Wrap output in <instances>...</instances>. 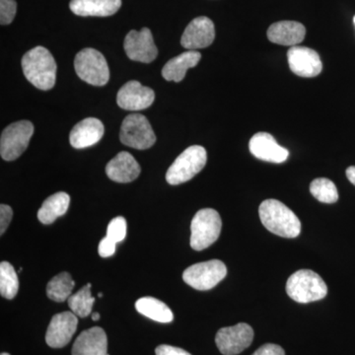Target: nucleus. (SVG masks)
Wrapping results in <instances>:
<instances>
[{"label": "nucleus", "mask_w": 355, "mask_h": 355, "mask_svg": "<svg viewBox=\"0 0 355 355\" xmlns=\"http://www.w3.org/2000/svg\"><path fill=\"white\" fill-rule=\"evenodd\" d=\"M70 198L64 191L46 198L38 211V219L43 224L53 223L58 217L64 216L69 207Z\"/></svg>", "instance_id": "obj_23"}, {"label": "nucleus", "mask_w": 355, "mask_h": 355, "mask_svg": "<svg viewBox=\"0 0 355 355\" xmlns=\"http://www.w3.org/2000/svg\"><path fill=\"white\" fill-rule=\"evenodd\" d=\"M202 55L197 51H188L172 58L164 65L162 69V76L167 81L180 83L186 76L187 71L191 67H195L200 62Z\"/></svg>", "instance_id": "obj_22"}, {"label": "nucleus", "mask_w": 355, "mask_h": 355, "mask_svg": "<svg viewBox=\"0 0 355 355\" xmlns=\"http://www.w3.org/2000/svg\"><path fill=\"white\" fill-rule=\"evenodd\" d=\"M76 286V282L72 279L69 272H60L55 275L46 286V295L55 302H64L69 300L71 292Z\"/></svg>", "instance_id": "obj_25"}, {"label": "nucleus", "mask_w": 355, "mask_h": 355, "mask_svg": "<svg viewBox=\"0 0 355 355\" xmlns=\"http://www.w3.org/2000/svg\"><path fill=\"white\" fill-rule=\"evenodd\" d=\"M306 36V28L295 21H280L273 23L268 30V38L272 43L294 46L302 43Z\"/></svg>", "instance_id": "obj_20"}, {"label": "nucleus", "mask_w": 355, "mask_h": 355, "mask_svg": "<svg viewBox=\"0 0 355 355\" xmlns=\"http://www.w3.org/2000/svg\"><path fill=\"white\" fill-rule=\"evenodd\" d=\"M120 139L121 144L139 150L150 148L156 141L150 123L140 114H130L123 120Z\"/></svg>", "instance_id": "obj_8"}, {"label": "nucleus", "mask_w": 355, "mask_h": 355, "mask_svg": "<svg viewBox=\"0 0 355 355\" xmlns=\"http://www.w3.org/2000/svg\"><path fill=\"white\" fill-rule=\"evenodd\" d=\"M107 176L116 183H130L140 174V166L132 154L123 151L106 166Z\"/></svg>", "instance_id": "obj_19"}, {"label": "nucleus", "mask_w": 355, "mask_h": 355, "mask_svg": "<svg viewBox=\"0 0 355 355\" xmlns=\"http://www.w3.org/2000/svg\"><path fill=\"white\" fill-rule=\"evenodd\" d=\"M226 275L225 263L219 260H211L189 266L183 273V279L193 288L205 291L216 287L225 279Z\"/></svg>", "instance_id": "obj_7"}, {"label": "nucleus", "mask_w": 355, "mask_h": 355, "mask_svg": "<svg viewBox=\"0 0 355 355\" xmlns=\"http://www.w3.org/2000/svg\"><path fill=\"white\" fill-rule=\"evenodd\" d=\"M21 64L26 79L35 87L44 91L53 88L57 79V64L46 48L39 46L27 51Z\"/></svg>", "instance_id": "obj_1"}, {"label": "nucleus", "mask_w": 355, "mask_h": 355, "mask_svg": "<svg viewBox=\"0 0 355 355\" xmlns=\"http://www.w3.org/2000/svg\"><path fill=\"white\" fill-rule=\"evenodd\" d=\"M259 214L263 225L273 234L284 238H296L300 234L301 222L297 216L279 200L261 202Z\"/></svg>", "instance_id": "obj_2"}, {"label": "nucleus", "mask_w": 355, "mask_h": 355, "mask_svg": "<svg viewBox=\"0 0 355 355\" xmlns=\"http://www.w3.org/2000/svg\"><path fill=\"white\" fill-rule=\"evenodd\" d=\"M137 312L158 323H171L173 312L162 301L154 297H142L135 303Z\"/></svg>", "instance_id": "obj_24"}, {"label": "nucleus", "mask_w": 355, "mask_h": 355, "mask_svg": "<svg viewBox=\"0 0 355 355\" xmlns=\"http://www.w3.org/2000/svg\"><path fill=\"white\" fill-rule=\"evenodd\" d=\"M252 355H286V352L279 345L266 343L261 345L260 349H257Z\"/></svg>", "instance_id": "obj_33"}, {"label": "nucleus", "mask_w": 355, "mask_h": 355, "mask_svg": "<svg viewBox=\"0 0 355 355\" xmlns=\"http://www.w3.org/2000/svg\"><path fill=\"white\" fill-rule=\"evenodd\" d=\"M91 286H92V284H87V286L83 287L80 291L70 296L69 300H67L70 310L77 317L86 318L92 312L95 298L91 295Z\"/></svg>", "instance_id": "obj_27"}, {"label": "nucleus", "mask_w": 355, "mask_h": 355, "mask_svg": "<svg viewBox=\"0 0 355 355\" xmlns=\"http://www.w3.org/2000/svg\"><path fill=\"white\" fill-rule=\"evenodd\" d=\"M254 330L250 324L239 323L217 331L216 343L223 355H237L253 342Z\"/></svg>", "instance_id": "obj_10"}, {"label": "nucleus", "mask_w": 355, "mask_h": 355, "mask_svg": "<svg viewBox=\"0 0 355 355\" xmlns=\"http://www.w3.org/2000/svg\"><path fill=\"white\" fill-rule=\"evenodd\" d=\"M1 355H10V354H6V352H3V354H1Z\"/></svg>", "instance_id": "obj_37"}, {"label": "nucleus", "mask_w": 355, "mask_h": 355, "mask_svg": "<svg viewBox=\"0 0 355 355\" xmlns=\"http://www.w3.org/2000/svg\"><path fill=\"white\" fill-rule=\"evenodd\" d=\"M155 100L153 89L142 85L137 80L125 83L116 95L119 107L127 111H141L149 108Z\"/></svg>", "instance_id": "obj_13"}, {"label": "nucleus", "mask_w": 355, "mask_h": 355, "mask_svg": "<svg viewBox=\"0 0 355 355\" xmlns=\"http://www.w3.org/2000/svg\"><path fill=\"white\" fill-rule=\"evenodd\" d=\"M19 279L13 266L7 261L0 263V294L2 297L11 300L17 295Z\"/></svg>", "instance_id": "obj_26"}, {"label": "nucleus", "mask_w": 355, "mask_h": 355, "mask_svg": "<svg viewBox=\"0 0 355 355\" xmlns=\"http://www.w3.org/2000/svg\"><path fill=\"white\" fill-rule=\"evenodd\" d=\"M78 319L73 312L55 315L46 334V343L53 349H62L69 345L76 334Z\"/></svg>", "instance_id": "obj_14"}, {"label": "nucleus", "mask_w": 355, "mask_h": 355, "mask_svg": "<svg viewBox=\"0 0 355 355\" xmlns=\"http://www.w3.org/2000/svg\"><path fill=\"white\" fill-rule=\"evenodd\" d=\"M347 177L350 183L355 186V166H350L347 169Z\"/></svg>", "instance_id": "obj_35"}, {"label": "nucleus", "mask_w": 355, "mask_h": 355, "mask_svg": "<svg viewBox=\"0 0 355 355\" xmlns=\"http://www.w3.org/2000/svg\"><path fill=\"white\" fill-rule=\"evenodd\" d=\"M216 28L209 18L200 16L187 26L181 39L182 46L188 51L205 49L214 43Z\"/></svg>", "instance_id": "obj_15"}, {"label": "nucleus", "mask_w": 355, "mask_h": 355, "mask_svg": "<svg viewBox=\"0 0 355 355\" xmlns=\"http://www.w3.org/2000/svg\"><path fill=\"white\" fill-rule=\"evenodd\" d=\"M108 338L100 327L83 331L72 347V355H107Z\"/></svg>", "instance_id": "obj_18"}, {"label": "nucleus", "mask_w": 355, "mask_h": 355, "mask_svg": "<svg viewBox=\"0 0 355 355\" xmlns=\"http://www.w3.org/2000/svg\"><path fill=\"white\" fill-rule=\"evenodd\" d=\"M17 10L15 0H0V23L8 25L12 22Z\"/></svg>", "instance_id": "obj_30"}, {"label": "nucleus", "mask_w": 355, "mask_h": 355, "mask_svg": "<svg viewBox=\"0 0 355 355\" xmlns=\"http://www.w3.org/2000/svg\"><path fill=\"white\" fill-rule=\"evenodd\" d=\"M74 69L81 80L93 86H104L108 83L110 70L106 58L95 49H84L77 53Z\"/></svg>", "instance_id": "obj_6"}, {"label": "nucleus", "mask_w": 355, "mask_h": 355, "mask_svg": "<svg viewBox=\"0 0 355 355\" xmlns=\"http://www.w3.org/2000/svg\"><path fill=\"white\" fill-rule=\"evenodd\" d=\"M106 236L116 243L123 241L127 236V221L125 217L118 216L110 222Z\"/></svg>", "instance_id": "obj_29"}, {"label": "nucleus", "mask_w": 355, "mask_h": 355, "mask_svg": "<svg viewBox=\"0 0 355 355\" xmlns=\"http://www.w3.org/2000/svg\"><path fill=\"white\" fill-rule=\"evenodd\" d=\"M123 49L130 60L144 64H150L158 55L153 33L148 28H144L141 31L132 30L128 33L123 43Z\"/></svg>", "instance_id": "obj_11"}, {"label": "nucleus", "mask_w": 355, "mask_h": 355, "mask_svg": "<svg viewBox=\"0 0 355 355\" xmlns=\"http://www.w3.org/2000/svg\"><path fill=\"white\" fill-rule=\"evenodd\" d=\"M354 26H355V16H354Z\"/></svg>", "instance_id": "obj_39"}, {"label": "nucleus", "mask_w": 355, "mask_h": 355, "mask_svg": "<svg viewBox=\"0 0 355 355\" xmlns=\"http://www.w3.org/2000/svg\"><path fill=\"white\" fill-rule=\"evenodd\" d=\"M107 355H110V354H107Z\"/></svg>", "instance_id": "obj_40"}, {"label": "nucleus", "mask_w": 355, "mask_h": 355, "mask_svg": "<svg viewBox=\"0 0 355 355\" xmlns=\"http://www.w3.org/2000/svg\"><path fill=\"white\" fill-rule=\"evenodd\" d=\"M99 297H103V293H99Z\"/></svg>", "instance_id": "obj_38"}, {"label": "nucleus", "mask_w": 355, "mask_h": 355, "mask_svg": "<svg viewBox=\"0 0 355 355\" xmlns=\"http://www.w3.org/2000/svg\"><path fill=\"white\" fill-rule=\"evenodd\" d=\"M221 217L216 210H198L191 224V247L195 251H202L211 246L220 235Z\"/></svg>", "instance_id": "obj_5"}, {"label": "nucleus", "mask_w": 355, "mask_h": 355, "mask_svg": "<svg viewBox=\"0 0 355 355\" xmlns=\"http://www.w3.org/2000/svg\"><path fill=\"white\" fill-rule=\"evenodd\" d=\"M286 292L289 297L296 302L310 303L326 297L328 286L317 272L300 270L289 277Z\"/></svg>", "instance_id": "obj_3"}, {"label": "nucleus", "mask_w": 355, "mask_h": 355, "mask_svg": "<svg viewBox=\"0 0 355 355\" xmlns=\"http://www.w3.org/2000/svg\"><path fill=\"white\" fill-rule=\"evenodd\" d=\"M313 197L323 203H335L338 200V189L331 180L318 178L310 184Z\"/></svg>", "instance_id": "obj_28"}, {"label": "nucleus", "mask_w": 355, "mask_h": 355, "mask_svg": "<svg viewBox=\"0 0 355 355\" xmlns=\"http://www.w3.org/2000/svg\"><path fill=\"white\" fill-rule=\"evenodd\" d=\"M287 60L291 71L305 78L316 77L323 69L321 58L317 51L307 46H291L287 51Z\"/></svg>", "instance_id": "obj_12"}, {"label": "nucleus", "mask_w": 355, "mask_h": 355, "mask_svg": "<svg viewBox=\"0 0 355 355\" xmlns=\"http://www.w3.org/2000/svg\"><path fill=\"white\" fill-rule=\"evenodd\" d=\"M116 242L110 239L107 236L103 238L101 242L99 243V247H98L100 256L102 258H109V257L113 256L114 252H116Z\"/></svg>", "instance_id": "obj_32"}, {"label": "nucleus", "mask_w": 355, "mask_h": 355, "mask_svg": "<svg viewBox=\"0 0 355 355\" xmlns=\"http://www.w3.org/2000/svg\"><path fill=\"white\" fill-rule=\"evenodd\" d=\"M92 320L93 321H98V320H100V314L99 313H93L92 314Z\"/></svg>", "instance_id": "obj_36"}, {"label": "nucleus", "mask_w": 355, "mask_h": 355, "mask_svg": "<svg viewBox=\"0 0 355 355\" xmlns=\"http://www.w3.org/2000/svg\"><path fill=\"white\" fill-rule=\"evenodd\" d=\"M156 355H191L188 352L180 347H172V345H159L155 349Z\"/></svg>", "instance_id": "obj_34"}, {"label": "nucleus", "mask_w": 355, "mask_h": 355, "mask_svg": "<svg viewBox=\"0 0 355 355\" xmlns=\"http://www.w3.org/2000/svg\"><path fill=\"white\" fill-rule=\"evenodd\" d=\"M13 216V210L9 205H0V234L3 235L10 224Z\"/></svg>", "instance_id": "obj_31"}, {"label": "nucleus", "mask_w": 355, "mask_h": 355, "mask_svg": "<svg viewBox=\"0 0 355 355\" xmlns=\"http://www.w3.org/2000/svg\"><path fill=\"white\" fill-rule=\"evenodd\" d=\"M250 153L254 157L266 162H286L289 153L286 148L280 146L272 135L268 132H258L253 135L249 142Z\"/></svg>", "instance_id": "obj_16"}, {"label": "nucleus", "mask_w": 355, "mask_h": 355, "mask_svg": "<svg viewBox=\"0 0 355 355\" xmlns=\"http://www.w3.org/2000/svg\"><path fill=\"white\" fill-rule=\"evenodd\" d=\"M34 133L31 121H20L4 128L0 139V154L6 161L16 160L22 155Z\"/></svg>", "instance_id": "obj_9"}, {"label": "nucleus", "mask_w": 355, "mask_h": 355, "mask_svg": "<svg viewBox=\"0 0 355 355\" xmlns=\"http://www.w3.org/2000/svg\"><path fill=\"white\" fill-rule=\"evenodd\" d=\"M207 161V150L202 146H190L170 166L166 174V181L173 186L186 183L202 171Z\"/></svg>", "instance_id": "obj_4"}, {"label": "nucleus", "mask_w": 355, "mask_h": 355, "mask_svg": "<svg viewBox=\"0 0 355 355\" xmlns=\"http://www.w3.org/2000/svg\"><path fill=\"white\" fill-rule=\"evenodd\" d=\"M105 128L101 121L87 118L74 125L69 135V142L76 149L87 148L98 144L104 135Z\"/></svg>", "instance_id": "obj_17"}, {"label": "nucleus", "mask_w": 355, "mask_h": 355, "mask_svg": "<svg viewBox=\"0 0 355 355\" xmlns=\"http://www.w3.org/2000/svg\"><path fill=\"white\" fill-rule=\"evenodd\" d=\"M121 0H71L70 10L76 15L88 17H108L118 12Z\"/></svg>", "instance_id": "obj_21"}]
</instances>
